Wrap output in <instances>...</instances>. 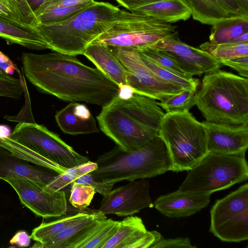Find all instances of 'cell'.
Instances as JSON below:
<instances>
[{
    "mask_svg": "<svg viewBox=\"0 0 248 248\" xmlns=\"http://www.w3.org/2000/svg\"><path fill=\"white\" fill-rule=\"evenodd\" d=\"M130 12L150 16L170 24L186 21L192 14L190 9L183 0H160Z\"/></svg>",
    "mask_w": 248,
    "mask_h": 248,
    "instance_id": "cell-22",
    "label": "cell"
},
{
    "mask_svg": "<svg viewBox=\"0 0 248 248\" xmlns=\"http://www.w3.org/2000/svg\"><path fill=\"white\" fill-rule=\"evenodd\" d=\"M165 114L156 100L134 93L126 98L114 96L102 106L96 119L100 130L116 145L131 152L159 135Z\"/></svg>",
    "mask_w": 248,
    "mask_h": 248,
    "instance_id": "cell-2",
    "label": "cell"
},
{
    "mask_svg": "<svg viewBox=\"0 0 248 248\" xmlns=\"http://www.w3.org/2000/svg\"><path fill=\"white\" fill-rule=\"evenodd\" d=\"M31 237L24 231L17 232L10 241L11 245H15L19 247H27L30 244Z\"/></svg>",
    "mask_w": 248,
    "mask_h": 248,
    "instance_id": "cell-41",
    "label": "cell"
},
{
    "mask_svg": "<svg viewBox=\"0 0 248 248\" xmlns=\"http://www.w3.org/2000/svg\"><path fill=\"white\" fill-rule=\"evenodd\" d=\"M209 194L182 192L178 190L158 197L154 203L155 209L166 217L180 218L190 216L206 207Z\"/></svg>",
    "mask_w": 248,
    "mask_h": 248,
    "instance_id": "cell-17",
    "label": "cell"
},
{
    "mask_svg": "<svg viewBox=\"0 0 248 248\" xmlns=\"http://www.w3.org/2000/svg\"><path fill=\"white\" fill-rule=\"evenodd\" d=\"M154 206L149 195V183L144 179L111 190L103 196L99 211L106 215L131 216Z\"/></svg>",
    "mask_w": 248,
    "mask_h": 248,
    "instance_id": "cell-14",
    "label": "cell"
},
{
    "mask_svg": "<svg viewBox=\"0 0 248 248\" xmlns=\"http://www.w3.org/2000/svg\"><path fill=\"white\" fill-rule=\"evenodd\" d=\"M72 183L69 202L74 207L84 209L90 205L96 192L89 185L75 181Z\"/></svg>",
    "mask_w": 248,
    "mask_h": 248,
    "instance_id": "cell-32",
    "label": "cell"
},
{
    "mask_svg": "<svg viewBox=\"0 0 248 248\" xmlns=\"http://www.w3.org/2000/svg\"><path fill=\"white\" fill-rule=\"evenodd\" d=\"M200 48L207 52L218 61L248 56V42L214 44L206 42Z\"/></svg>",
    "mask_w": 248,
    "mask_h": 248,
    "instance_id": "cell-27",
    "label": "cell"
},
{
    "mask_svg": "<svg viewBox=\"0 0 248 248\" xmlns=\"http://www.w3.org/2000/svg\"><path fill=\"white\" fill-rule=\"evenodd\" d=\"M246 152L222 154L208 152L188 170L178 190L185 193L211 194L248 178Z\"/></svg>",
    "mask_w": 248,
    "mask_h": 248,
    "instance_id": "cell-8",
    "label": "cell"
},
{
    "mask_svg": "<svg viewBox=\"0 0 248 248\" xmlns=\"http://www.w3.org/2000/svg\"><path fill=\"white\" fill-rule=\"evenodd\" d=\"M207 135L208 152L234 154L248 147V124L239 125L202 122Z\"/></svg>",
    "mask_w": 248,
    "mask_h": 248,
    "instance_id": "cell-15",
    "label": "cell"
},
{
    "mask_svg": "<svg viewBox=\"0 0 248 248\" xmlns=\"http://www.w3.org/2000/svg\"><path fill=\"white\" fill-rule=\"evenodd\" d=\"M177 28L176 26L150 16L120 10L111 26L92 43L131 47L140 51L178 32Z\"/></svg>",
    "mask_w": 248,
    "mask_h": 248,
    "instance_id": "cell-9",
    "label": "cell"
},
{
    "mask_svg": "<svg viewBox=\"0 0 248 248\" xmlns=\"http://www.w3.org/2000/svg\"><path fill=\"white\" fill-rule=\"evenodd\" d=\"M109 47L128 71L127 85L134 93L162 102L184 90L158 78L143 62L138 50L124 46Z\"/></svg>",
    "mask_w": 248,
    "mask_h": 248,
    "instance_id": "cell-11",
    "label": "cell"
},
{
    "mask_svg": "<svg viewBox=\"0 0 248 248\" xmlns=\"http://www.w3.org/2000/svg\"><path fill=\"white\" fill-rule=\"evenodd\" d=\"M231 16L248 18V11L246 10L238 0H217Z\"/></svg>",
    "mask_w": 248,
    "mask_h": 248,
    "instance_id": "cell-39",
    "label": "cell"
},
{
    "mask_svg": "<svg viewBox=\"0 0 248 248\" xmlns=\"http://www.w3.org/2000/svg\"><path fill=\"white\" fill-rule=\"evenodd\" d=\"M248 42V32H246L235 39L231 42Z\"/></svg>",
    "mask_w": 248,
    "mask_h": 248,
    "instance_id": "cell-46",
    "label": "cell"
},
{
    "mask_svg": "<svg viewBox=\"0 0 248 248\" xmlns=\"http://www.w3.org/2000/svg\"><path fill=\"white\" fill-rule=\"evenodd\" d=\"M120 9L108 3L93 0L65 20L37 27L50 49L62 53L83 55L87 47L107 31Z\"/></svg>",
    "mask_w": 248,
    "mask_h": 248,
    "instance_id": "cell-4",
    "label": "cell"
},
{
    "mask_svg": "<svg viewBox=\"0 0 248 248\" xmlns=\"http://www.w3.org/2000/svg\"><path fill=\"white\" fill-rule=\"evenodd\" d=\"M76 182L92 186L96 192L103 196L107 194L113 188L114 184L94 179L90 173H86L75 181Z\"/></svg>",
    "mask_w": 248,
    "mask_h": 248,
    "instance_id": "cell-36",
    "label": "cell"
},
{
    "mask_svg": "<svg viewBox=\"0 0 248 248\" xmlns=\"http://www.w3.org/2000/svg\"><path fill=\"white\" fill-rule=\"evenodd\" d=\"M8 0L21 23L31 27H38L39 23L27 0Z\"/></svg>",
    "mask_w": 248,
    "mask_h": 248,
    "instance_id": "cell-35",
    "label": "cell"
},
{
    "mask_svg": "<svg viewBox=\"0 0 248 248\" xmlns=\"http://www.w3.org/2000/svg\"><path fill=\"white\" fill-rule=\"evenodd\" d=\"M55 120L65 134L72 135L98 133L95 118L87 107L71 102L57 112Z\"/></svg>",
    "mask_w": 248,
    "mask_h": 248,
    "instance_id": "cell-19",
    "label": "cell"
},
{
    "mask_svg": "<svg viewBox=\"0 0 248 248\" xmlns=\"http://www.w3.org/2000/svg\"><path fill=\"white\" fill-rule=\"evenodd\" d=\"M210 232L221 241L248 239V184L217 200L210 210Z\"/></svg>",
    "mask_w": 248,
    "mask_h": 248,
    "instance_id": "cell-10",
    "label": "cell"
},
{
    "mask_svg": "<svg viewBox=\"0 0 248 248\" xmlns=\"http://www.w3.org/2000/svg\"><path fill=\"white\" fill-rule=\"evenodd\" d=\"M119 4L130 11L138 7L160 0H115Z\"/></svg>",
    "mask_w": 248,
    "mask_h": 248,
    "instance_id": "cell-42",
    "label": "cell"
},
{
    "mask_svg": "<svg viewBox=\"0 0 248 248\" xmlns=\"http://www.w3.org/2000/svg\"><path fill=\"white\" fill-rule=\"evenodd\" d=\"M88 212H79L69 215L56 220L41 223L35 228L30 236L31 238L40 244H44L54 238L67 227L88 214Z\"/></svg>",
    "mask_w": 248,
    "mask_h": 248,
    "instance_id": "cell-26",
    "label": "cell"
},
{
    "mask_svg": "<svg viewBox=\"0 0 248 248\" xmlns=\"http://www.w3.org/2000/svg\"><path fill=\"white\" fill-rule=\"evenodd\" d=\"M140 53L148 58L157 65L178 75L187 77L177 63L163 52L150 47L139 51Z\"/></svg>",
    "mask_w": 248,
    "mask_h": 248,
    "instance_id": "cell-33",
    "label": "cell"
},
{
    "mask_svg": "<svg viewBox=\"0 0 248 248\" xmlns=\"http://www.w3.org/2000/svg\"><path fill=\"white\" fill-rule=\"evenodd\" d=\"M107 218L106 215L99 210L88 213L47 242L44 244L36 242L32 248H67L68 244L91 224L95 221Z\"/></svg>",
    "mask_w": 248,
    "mask_h": 248,
    "instance_id": "cell-23",
    "label": "cell"
},
{
    "mask_svg": "<svg viewBox=\"0 0 248 248\" xmlns=\"http://www.w3.org/2000/svg\"><path fill=\"white\" fill-rule=\"evenodd\" d=\"M97 167L95 162L88 161L85 163L67 169L62 173L58 174L47 186L56 191L62 190L81 176L90 173Z\"/></svg>",
    "mask_w": 248,
    "mask_h": 248,
    "instance_id": "cell-29",
    "label": "cell"
},
{
    "mask_svg": "<svg viewBox=\"0 0 248 248\" xmlns=\"http://www.w3.org/2000/svg\"><path fill=\"white\" fill-rule=\"evenodd\" d=\"M159 135L168 150L171 171H188L208 153L205 128L189 111L165 113Z\"/></svg>",
    "mask_w": 248,
    "mask_h": 248,
    "instance_id": "cell-7",
    "label": "cell"
},
{
    "mask_svg": "<svg viewBox=\"0 0 248 248\" xmlns=\"http://www.w3.org/2000/svg\"><path fill=\"white\" fill-rule=\"evenodd\" d=\"M12 133L11 128L5 124H0V138L9 137Z\"/></svg>",
    "mask_w": 248,
    "mask_h": 248,
    "instance_id": "cell-44",
    "label": "cell"
},
{
    "mask_svg": "<svg viewBox=\"0 0 248 248\" xmlns=\"http://www.w3.org/2000/svg\"><path fill=\"white\" fill-rule=\"evenodd\" d=\"M0 37L8 45L17 44L34 50L50 49L37 27L23 24L0 15Z\"/></svg>",
    "mask_w": 248,
    "mask_h": 248,
    "instance_id": "cell-20",
    "label": "cell"
},
{
    "mask_svg": "<svg viewBox=\"0 0 248 248\" xmlns=\"http://www.w3.org/2000/svg\"><path fill=\"white\" fill-rule=\"evenodd\" d=\"M34 12L46 0H27Z\"/></svg>",
    "mask_w": 248,
    "mask_h": 248,
    "instance_id": "cell-45",
    "label": "cell"
},
{
    "mask_svg": "<svg viewBox=\"0 0 248 248\" xmlns=\"http://www.w3.org/2000/svg\"><path fill=\"white\" fill-rule=\"evenodd\" d=\"M24 91L21 79L11 75L0 74V96L20 99Z\"/></svg>",
    "mask_w": 248,
    "mask_h": 248,
    "instance_id": "cell-34",
    "label": "cell"
},
{
    "mask_svg": "<svg viewBox=\"0 0 248 248\" xmlns=\"http://www.w3.org/2000/svg\"><path fill=\"white\" fill-rule=\"evenodd\" d=\"M58 174L43 167L31 165L28 161L13 155L7 149L0 147V179L12 178L31 180L48 186Z\"/></svg>",
    "mask_w": 248,
    "mask_h": 248,
    "instance_id": "cell-18",
    "label": "cell"
},
{
    "mask_svg": "<svg viewBox=\"0 0 248 248\" xmlns=\"http://www.w3.org/2000/svg\"><path fill=\"white\" fill-rule=\"evenodd\" d=\"M195 105L207 122L248 124V79L220 69L206 74L196 91Z\"/></svg>",
    "mask_w": 248,
    "mask_h": 248,
    "instance_id": "cell-5",
    "label": "cell"
},
{
    "mask_svg": "<svg viewBox=\"0 0 248 248\" xmlns=\"http://www.w3.org/2000/svg\"><path fill=\"white\" fill-rule=\"evenodd\" d=\"M222 65L227 66L236 71L240 76L248 78V56H241L219 61Z\"/></svg>",
    "mask_w": 248,
    "mask_h": 248,
    "instance_id": "cell-37",
    "label": "cell"
},
{
    "mask_svg": "<svg viewBox=\"0 0 248 248\" xmlns=\"http://www.w3.org/2000/svg\"><path fill=\"white\" fill-rule=\"evenodd\" d=\"M248 32V18L231 16L212 25L210 42L214 44L231 42Z\"/></svg>",
    "mask_w": 248,
    "mask_h": 248,
    "instance_id": "cell-24",
    "label": "cell"
},
{
    "mask_svg": "<svg viewBox=\"0 0 248 248\" xmlns=\"http://www.w3.org/2000/svg\"><path fill=\"white\" fill-rule=\"evenodd\" d=\"M140 55L147 66L158 78L164 81L183 90L197 91L200 83V80L198 79L193 77H186L178 75L157 65L141 54L140 53Z\"/></svg>",
    "mask_w": 248,
    "mask_h": 248,
    "instance_id": "cell-28",
    "label": "cell"
},
{
    "mask_svg": "<svg viewBox=\"0 0 248 248\" xmlns=\"http://www.w3.org/2000/svg\"><path fill=\"white\" fill-rule=\"evenodd\" d=\"M150 47L172 58L187 77L212 73L222 66L207 52L182 42L178 37V32L161 39Z\"/></svg>",
    "mask_w": 248,
    "mask_h": 248,
    "instance_id": "cell-13",
    "label": "cell"
},
{
    "mask_svg": "<svg viewBox=\"0 0 248 248\" xmlns=\"http://www.w3.org/2000/svg\"><path fill=\"white\" fill-rule=\"evenodd\" d=\"M191 11L193 18L212 25L231 17L217 0H183Z\"/></svg>",
    "mask_w": 248,
    "mask_h": 248,
    "instance_id": "cell-25",
    "label": "cell"
},
{
    "mask_svg": "<svg viewBox=\"0 0 248 248\" xmlns=\"http://www.w3.org/2000/svg\"><path fill=\"white\" fill-rule=\"evenodd\" d=\"M0 147L29 163L58 174L89 161L57 134L35 123L19 122L9 137L0 138Z\"/></svg>",
    "mask_w": 248,
    "mask_h": 248,
    "instance_id": "cell-3",
    "label": "cell"
},
{
    "mask_svg": "<svg viewBox=\"0 0 248 248\" xmlns=\"http://www.w3.org/2000/svg\"><path fill=\"white\" fill-rule=\"evenodd\" d=\"M243 8L248 11V0H238Z\"/></svg>",
    "mask_w": 248,
    "mask_h": 248,
    "instance_id": "cell-47",
    "label": "cell"
},
{
    "mask_svg": "<svg viewBox=\"0 0 248 248\" xmlns=\"http://www.w3.org/2000/svg\"><path fill=\"white\" fill-rule=\"evenodd\" d=\"M162 238L156 231H147L140 217L128 216L119 221L116 232L101 248H152Z\"/></svg>",
    "mask_w": 248,
    "mask_h": 248,
    "instance_id": "cell-16",
    "label": "cell"
},
{
    "mask_svg": "<svg viewBox=\"0 0 248 248\" xmlns=\"http://www.w3.org/2000/svg\"><path fill=\"white\" fill-rule=\"evenodd\" d=\"M17 194L21 203L36 216L45 218L61 217L67 212L65 192L54 190L46 185L24 178L5 181Z\"/></svg>",
    "mask_w": 248,
    "mask_h": 248,
    "instance_id": "cell-12",
    "label": "cell"
},
{
    "mask_svg": "<svg viewBox=\"0 0 248 248\" xmlns=\"http://www.w3.org/2000/svg\"><path fill=\"white\" fill-rule=\"evenodd\" d=\"M83 55L119 87L128 85V72L109 46L103 44L92 43L87 47Z\"/></svg>",
    "mask_w": 248,
    "mask_h": 248,
    "instance_id": "cell-21",
    "label": "cell"
},
{
    "mask_svg": "<svg viewBox=\"0 0 248 248\" xmlns=\"http://www.w3.org/2000/svg\"><path fill=\"white\" fill-rule=\"evenodd\" d=\"M196 91L184 90L158 104L166 113L189 111L195 105Z\"/></svg>",
    "mask_w": 248,
    "mask_h": 248,
    "instance_id": "cell-30",
    "label": "cell"
},
{
    "mask_svg": "<svg viewBox=\"0 0 248 248\" xmlns=\"http://www.w3.org/2000/svg\"><path fill=\"white\" fill-rule=\"evenodd\" d=\"M21 60L24 74L32 84L64 101L102 107L120 91L99 69L83 64L76 56L54 51L44 54L23 53Z\"/></svg>",
    "mask_w": 248,
    "mask_h": 248,
    "instance_id": "cell-1",
    "label": "cell"
},
{
    "mask_svg": "<svg viewBox=\"0 0 248 248\" xmlns=\"http://www.w3.org/2000/svg\"><path fill=\"white\" fill-rule=\"evenodd\" d=\"M0 15L20 23L8 0H0Z\"/></svg>",
    "mask_w": 248,
    "mask_h": 248,
    "instance_id": "cell-43",
    "label": "cell"
},
{
    "mask_svg": "<svg viewBox=\"0 0 248 248\" xmlns=\"http://www.w3.org/2000/svg\"><path fill=\"white\" fill-rule=\"evenodd\" d=\"M119 221L105 219L99 228L80 248H101L116 232Z\"/></svg>",
    "mask_w": 248,
    "mask_h": 248,
    "instance_id": "cell-31",
    "label": "cell"
},
{
    "mask_svg": "<svg viewBox=\"0 0 248 248\" xmlns=\"http://www.w3.org/2000/svg\"><path fill=\"white\" fill-rule=\"evenodd\" d=\"M16 70H17L16 64L0 51V74L12 75Z\"/></svg>",
    "mask_w": 248,
    "mask_h": 248,
    "instance_id": "cell-40",
    "label": "cell"
},
{
    "mask_svg": "<svg viewBox=\"0 0 248 248\" xmlns=\"http://www.w3.org/2000/svg\"><path fill=\"white\" fill-rule=\"evenodd\" d=\"M196 248L192 245L188 237H178L175 238L164 239L162 238L152 248Z\"/></svg>",
    "mask_w": 248,
    "mask_h": 248,
    "instance_id": "cell-38",
    "label": "cell"
},
{
    "mask_svg": "<svg viewBox=\"0 0 248 248\" xmlns=\"http://www.w3.org/2000/svg\"><path fill=\"white\" fill-rule=\"evenodd\" d=\"M90 173L95 180L115 184L156 176L172 168L167 147L158 135L139 149L126 152L117 145L98 157Z\"/></svg>",
    "mask_w": 248,
    "mask_h": 248,
    "instance_id": "cell-6",
    "label": "cell"
}]
</instances>
